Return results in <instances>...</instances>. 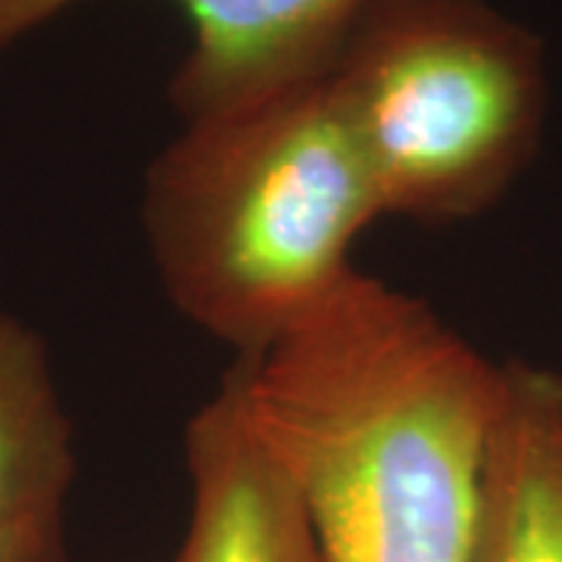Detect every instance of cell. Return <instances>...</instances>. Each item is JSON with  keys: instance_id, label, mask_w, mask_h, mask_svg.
Returning <instances> with one entry per match:
<instances>
[{"instance_id": "obj_7", "label": "cell", "mask_w": 562, "mask_h": 562, "mask_svg": "<svg viewBox=\"0 0 562 562\" xmlns=\"http://www.w3.org/2000/svg\"><path fill=\"white\" fill-rule=\"evenodd\" d=\"M76 482L72 422L35 328L0 316V535L63 525Z\"/></svg>"}, {"instance_id": "obj_2", "label": "cell", "mask_w": 562, "mask_h": 562, "mask_svg": "<svg viewBox=\"0 0 562 562\" xmlns=\"http://www.w3.org/2000/svg\"><path fill=\"white\" fill-rule=\"evenodd\" d=\"M382 203L328 76L184 120L147 166L140 225L184 322L250 360L325 301Z\"/></svg>"}, {"instance_id": "obj_3", "label": "cell", "mask_w": 562, "mask_h": 562, "mask_svg": "<svg viewBox=\"0 0 562 562\" xmlns=\"http://www.w3.org/2000/svg\"><path fill=\"white\" fill-rule=\"evenodd\" d=\"M325 76L382 216H479L541 147L543 44L487 0H366Z\"/></svg>"}, {"instance_id": "obj_4", "label": "cell", "mask_w": 562, "mask_h": 562, "mask_svg": "<svg viewBox=\"0 0 562 562\" xmlns=\"http://www.w3.org/2000/svg\"><path fill=\"white\" fill-rule=\"evenodd\" d=\"M79 0H0V47ZM191 44L169 81L181 120L328 72L366 0H176Z\"/></svg>"}, {"instance_id": "obj_8", "label": "cell", "mask_w": 562, "mask_h": 562, "mask_svg": "<svg viewBox=\"0 0 562 562\" xmlns=\"http://www.w3.org/2000/svg\"><path fill=\"white\" fill-rule=\"evenodd\" d=\"M0 562H69L66 560V528H29L0 535Z\"/></svg>"}, {"instance_id": "obj_1", "label": "cell", "mask_w": 562, "mask_h": 562, "mask_svg": "<svg viewBox=\"0 0 562 562\" xmlns=\"http://www.w3.org/2000/svg\"><path fill=\"white\" fill-rule=\"evenodd\" d=\"M322 562H475L503 366L353 269L232 372Z\"/></svg>"}, {"instance_id": "obj_6", "label": "cell", "mask_w": 562, "mask_h": 562, "mask_svg": "<svg viewBox=\"0 0 562 562\" xmlns=\"http://www.w3.org/2000/svg\"><path fill=\"white\" fill-rule=\"evenodd\" d=\"M475 562H562V372L503 362Z\"/></svg>"}, {"instance_id": "obj_5", "label": "cell", "mask_w": 562, "mask_h": 562, "mask_svg": "<svg viewBox=\"0 0 562 562\" xmlns=\"http://www.w3.org/2000/svg\"><path fill=\"white\" fill-rule=\"evenodd\" d=\"M191 509L172 562H322L301 497L247 419L235 375L184 425Z\"/></svg>"}]
</instances>
